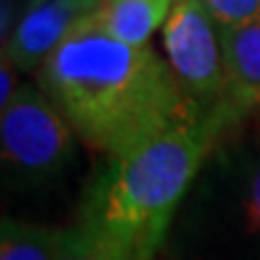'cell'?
Instances as JSON below:
<instances>
[{"instance_id": "cell-1", "label": "cell", "mask_w": 260, "mask_h": 260, "mask_svg": "<svg viewBox=\"0 0 260 260\" xmlns=\"http://www.w3.org/2000/svg\"><path fill=\"white\" fill-rule=\"evenodd\" d=\"M39 87L70 128L113 159L195 116L149 46H128L80 17L39 65Z\"/></svg>"}, {"instance_id": "cell-2", "label": "cell", "mask_w": 260, "mask_h": 260, "mask_svg": "<svg viewBox=\"0 0 260 260\" xmlns=\"http://www.w3.org/2000/svg\"><path fill=\"white\" fill-rule=\"evenodd\" d=\"M229 113H195L167 133L113 159L94 186L84 224L113 243L125 260H152L167 241Z\"/></svg>"}, {"instance_id": "cell-3", "label": "cell", "mask_w": 260, "mask_h": 260, "mask_svg": "<svg viewBox=\"0 0 260 260\" xmlns=\"http://www.w3.org/2000/svg\"><path fill=\"white\" fill-rule=\"evenodd\" d=\"M176 219L178 260H260V149L214 152Z\"/></svg>"}, {"instance_id": "cell-4", "label": "cell", "mask_w": 260, "mask_h": 260, "mask_svg": "<svg viewBox=\"0 0 260 260\" xmlns=\"http://www.w3.org/2000/svg\"><path fill=\"white\" fill-rule=\"evenodd\" d=\"M3 167L27 183L51 181L73 159V128L58 106L34 84H19L0 106Z\"/></svg>"}, {"instance_id": "cell-5", "label": "cell", "mask_w": 260, "mask_h": 260, "mask_svg": "<svg viewBox=\"0 0 260 260\" xmlns=\"http://www.w3.org/2000/svg\"><path fill=\"white\" fill-rule=\"evenodd\" d=\"M217 27L203 0H178L164 24L169 68L200 113H229L222 31Z\"/></svg>"}, {"instance_id": "cell-6", "label": "cell", "mask_w": 260, "mask_h": 260, "mask_svg": "<svg viewBox=\"0 0 260 260\" xmlns=\"http://www.w3.org/2000/svg\"><path fill=\"white\" fill-rule=\"evenodd\" d=\"M87 12H92V8L84 0H48L46 5L29 10L5 46V56L17 70H34Z\"/></svg>"}, {"instance_id": "cell-7", "label": "cell", "mask_w": 260, "mask_h": 260, "mask_svg": "<svg viewBox=\"0 0 260 260\" xmlns=\"http://www.w3.org/2000/svg\"><path fill=\"white\" fill-rule=\"evenodd\" d=\"M226 109L234 121L260 106V17L236 27H222Z\"/></svg>"}, {"instance_id": "cell-8", "label": "cell", "mask_w": 260, "mask_h": 260, "mask_svg": "<svg viewBox=\"0 0 260 260\" xmlns=\"http://www.w3.org/2000/svg\"><path fill=\"white\" fill-rule=\"evenodd\" d=\"M176 0H104L87 12L89 24L128 46H147L149 37L167 24Z\"/></svg>"}, {"instance_id": "cell-9", "label": "cell", "mask_w": 260, "mask_h": 260, "mask_svg": "<svg viewBox=\"0 0 260 260\" xmlns=\"http://www.w3.org/2000/svg\"><path fill=\"white\" fill-rule=\"evenodd\" d=\"M82 239V226L53 229L17 219H3L0 260H65Z\"/></svg>"}, {"instance_id": "cell-10", "label": "cell", "mask_w": 260, "mask_h": 260, "mask_svg": "<svg viewBox=\"0 0 260 260\" xmlns=\"http://www.w3.org/2000/svg\"><path fill=\"white\" fill-rule=\"evenodd\" d=\"M212 19L222 27H236L260 17V0H203Z\"/></svg>"}, {"instance_id": "cell-11", "label": "cell", "mask_w": 260, "mask_h": 260, "mask_svg": "<svg viewBox=\"0 0 260 260\" xmlns=\"http://www.w3.org/2000/svg\"><path fill=\"white\" fill-rule=\"evenodd\" d=\"M65 260H125V255L113 243L102 239L99 234H94L87 226H82V239H80V243L70 251V255Z\"/></svg>"}, {"instance_id": "cell-12", "label": "cell", "mask_w": 260, "mask_h": 260, "mask_svg": "<svg viewBox=\"0 0 260 260\" xmlns=\"http://www.w3.org/2000/svg\"><path fill=\"white\" fill-rule=\"evenodd\" d=\"M15 65L10 60L5 53H3V89H0V106H5V104L12 99V94L17 92V87H15Z\"/></svg>"}, {"instance_id": "cell-13", "label": "cell", "mask_w": 260, "mask_h": 260, "mask_svg": "<svg viewBox=\"0 0 260 260\" xmlns=\"http://www.w3.org/2000/svg\"><path fill=\"white\" fill-rule=\"evenodd\" d=\"M48 0H29V10H37L41 8V5H46Z\"/></svg>"}, {"instance_id": "cell-14", "label": "cell", "mask_w": 260, "mask_h": 260, "mask_svg": "<svg viewBox=\"0 0 260 260\" xmlns=\"http://www.w3.org/2000/svg\"><path fill=\"white\" fill-rule=\"evenodd\" d=\"M84 3H87V5H89V8H99V5H102V3H104V0H84Z\"/></svg>"}, {"instance_id": "cell-15", "label": "cell", "mask_w": 260, "mask_h": 260, "mask_svg": "<svg viewBox=\"0 0 260 260\" xmlns=\"http://www.w3.org/2000/svg\"><path fill=\"white\" fill-rule=\"evenodd\" d=\"M176 3H178V0H176Z\"/></svg>"}]
</instances>
